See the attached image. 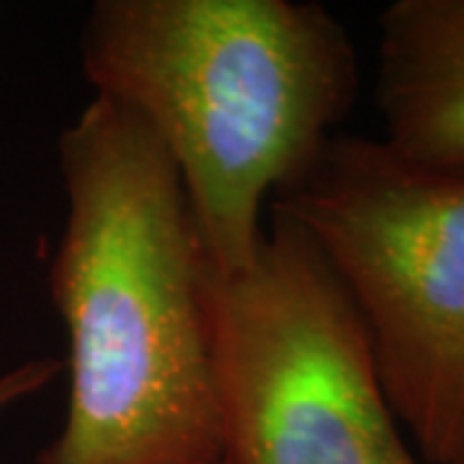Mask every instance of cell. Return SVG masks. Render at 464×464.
<instances>
[{"mask_svg":"<svg viewBox=\"0 0 464 464\" xmlns=\"http://www.w3.org/2000/svg\"><path fill=\"white\" fill-rule=\"evenodd\" d=\"M65 222L47 286L67 411L36 464H225L209 261L158 137L93 96L57 137Z\"/></svg>","mask_w":464,"mask_h":464,"instance_id":"6da1fadb","label":"cell"},{"mask_svg":"<svg viewBox=\"0 0 464 464\" xmlns=\"http://www.w3.org/2000/svg\"><path fill=\"white\" fill-rule=\"evenodd\" d=\"M81 65L93 96L166 148L217 274L253 261L264 204L315 163L362 91L346 26L315 0H96Z\"/></svg>","mask_w":464,"mask_h":464,"instance_id":"7a4b0ae2","label":"cell"},{"mask_svg":"<svg viewBox=\"0 0 464 464\" xmlns=\"http://www.w3.org/2000/svg\"><path fill=\"white\" fill-rule=\"evenodd\" d=\"M323 250L382 392L426 464H464V173L338 132L271 199Z\"/></svg>","mask_w":464,"mask_h":464,"instance_id":"3957f363","label":"cell"},{"mask_svg":"<svg viewBox=\"0 0 464 464\" xmlns=\"http://www.w3.org/2000/svg\"><path fill=\"white\" fill-rule=\"evenodd\" d=\"M271 215L248 266L207 276L225 464H420L346 286L295 219Z\"/></svg>","mask_w":464,"mask_h":464,"instance_id":"277c9868","label":"cell"},{"mask_svg":"<svg viewBox=\"0 0 464 464\" xmlns=\"http://www.w3.org/2000/svg\"><path fill=\"white\" fill-rule=\"evenodd\" d=\"M374 101L384 148L464 173V0H395L382 11Z\"/></svg>","mask_w":464,"mask_h":464,"instance_id":"5b68a950","label":"cell"},{"mask_svg":"<svg viewBox=\"0 0 464 464\" xmlns=\"http://www.w3.org/2000/svg\"><path fill=\"white\" fill-rule=\"evenodd\" d=\"M63 372H65L63 359L54 356H39L5 369L0 374V413L18 405L21 400L34 398L36 392L50 387Z\"/></svg>","mask_w":464,"mask_h":464,"instance_id":"8992f818","label":"cell"}]
</instances>
